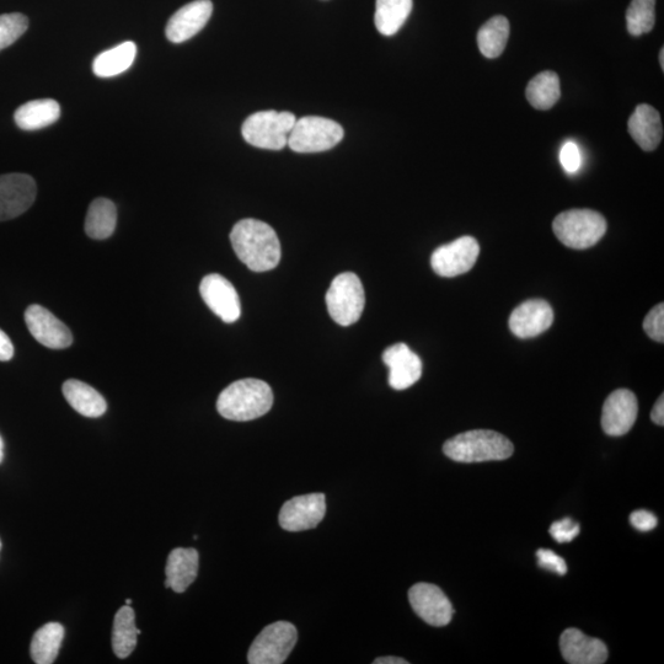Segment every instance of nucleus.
Wrapping results in <instances>:
<instances>
[{
  "label": "nucleus",
  "instance_id": "nucleus-31",
  "mask_svg": "<svg viewBox=\"0 0 664 664\" xmlns=\"http://www.w3.org/2000/svg\"><path fill=\"white\" fill-rule=\"evenodd\" d=\"M656 0H633L626 12V25L633 36L647 34L656 23Z\"/></svg>",
  "mask_w": 664,
  "mask_h": 664
},
{
  "label": "nucleus",
  "instance_id": "nucleus-7",
  "mask_svg": "<svg viewBox=\"0 0 664 664\" xmlns=\"http://www.w3.org/2000/svg\"><path fill=\"white\" fill-rule=\"evenodd\" d=\"M325 299L330 317L335 323L341 326L357 323L366 304L360 277L352 272L341 273L331 282Z\"/></svg>",
  "mask_w": 664,
  "mask_h": 664
},
{
  "label": "nucleus",
  "instance_id": "nucleus-29",
  "mask_svg": "<svg viewBox=\"0 0 664 664\" xmlns=\"http://www.w3.org/2000/svg\"><path fill=\"white\" fill-rule=\"evenodd\" d=\"M510 31V21L505 16L497 15L486 21L478 32L480 52L486 58L500 57L505 51Z\"/></svg>",
  "mask_w": 664,
  "mask_h": 664
},
{
  "label": "nucleus",
  "instance_id": "nucleus-40",
  "mask_svg": "<svg viewBox=\"0 0 664 664\" xmlns=\"http://www.w3.org/2000/svg\"><path fill=\"white\" fill-rule=\"evenodd\" d=\"M374 664H408V661H405L404 658L399 657H380L377 658Z\"/></svg>",
  "mask_w": 664,
  "mask_h": 664
},
{
  "label": "nucleus",
  "instance_id": "nucleus-15",
  "mask_svg": "<svg viewBox=\"0 0 664 664\" xmlns=\"http://www.w3.org/2000/svg\"><path fill=\"white\" fill-rule=\"evenodd\" d=\"M639 414L636 395L628 389H618L605 400L602 427L608 436H624L633 428Z\"/></svg>",
  "mask_w": 664,
  "mask_h": 664
},
{
  "label": "nucleus",
  "instance_id": "nucleus-37",
  "mask_svg": "<svg viewBox=\"0 0 664 664\" xmlns=\"http://www.w3.org/2000/svg\"><path fill=\"white\" fill-rule=\"evenodd\" d=\"M630 523L640 532H651L658 524V519L652 512L640 510L630 516Z\"/></svg>",
  "mask_w": 664,
  "mask_h": 664
},
{
  "label": "nucleus",
  "instance_id": "nucleus-16",
  "mask_svg": "<svg viewBox=\"0 0 664 664\" xmlns=\"http://www.w3.org/2000/svg\"><path fill=\"white\" fill-rule=\"evenodd\" d=\"M213 13L211 0H195L186 4L171 16L166 25L165 34L173 44H182L192 39L203 28Z\"/></svg>",
  "mask_w": 664,
  "mask_h": 664
},
{
  "label": "nucleus",
  "instance_id": "nucleus-4",
  "mask_svg": "<svg viewBox=\"0 0 664 664\" xmlns=\"http://www.w3.org/2000/svg\"><path fill=\"white\" fill-rule=\"evenodd\" d=\"M553 229L556 237L567 248L585 250L592 248L604 237L607 221L596 211L571 210L555 218Z\"/></svg>",
  "mask_w": 664,
  "mask_h": 664
},
{
  "label": "nucleus",
  "instance_id": "nucleus-11",
  "mask_svg": "<svg viewBox=\"0 0 664 664\" xmlns=\"http://www.w3.org/2000/svg\"><path fill=\"white\" fill-rule=\"evenodd\" d=\"M36 182L30 175L7 174L0 176V222L21 216L34 205Z\"/></svg>",
  "mask_w": 664,
  "mask_h": 664
},
{
  "label": "nucleus",
  "instance_id": "nucleus-23",
  "mask_svg": "<svg viewBox=\"0 0 664 664\" xmlns=\"http://www.w3.org/2000/svg\"><path fill=\"white\" fill-rule=\"evenodd\" d=\"M63 395L78 414L85 417L103 416L107 404L103 395L96 392L94 388L77 379H69L63 384Z\"/></svg>",
  "mask_w": 664,
  "mask_h": 664
},
{
  "label": "nucleus",
  "instance_id": "nucleus-5",
  "mask_svg": "<svg viewBox=\"0 0 664 664\" xmlns=\"http://www.w3.org/2000/svg\"><path fill=\"white\" fill-rule=\"evenodd\" d=\"M296 122V116L291 112H255L243 123L242 135L251 146L281 151L287 146L289 133Z\"/></svg>",
  "mask_w": 664,
  "mask_h": 664
},
{
  "label": "nucleus",
  "instance_id": "nucleus-26",
  "mask_svg": "<svg viewBox=\"0 0 664 664\" xmlns=\"http://www.w3.org/2000/svg\"><path fill=\"white\" fill-rule=\"evenodd\" d=\"M117 223V210L114 202L107 198H96L85 219V233L95 240H104L114 234Z\"/></svg>",
  "mask_w": 664,
  "mask_h": 664
},
{
  "label": "nucleus",
  "instance_id": "nucleus-24",
  "mask_svg": "<svg viewBox=\"0 0 664 664\" xmlns=\"http://www.w3.org/2000/svg\"><path fill=\"white\" fill-rule=\"evenodd\" d=\"M137 56L135 42L127 41L111 48L109 51L100 53L93 63L95 76L100 78H112L120 76L131 68Z\"/></svg>",
  "mask_w": 664,
  "mask_h": 664
},
{
  "label": "nucleus",
  "instance_id": "nucleus-9",
  "mask_svg": "<svg viewBox=\"0 0 664 664\" xmlns=\"http://www.w3.org/2000/svg\"><path fill=\"white\" fill-rule=\"evenodd\" d=\"M479 254L478 240L462 237L433 251L431 266L439 276L457 277L473 269Z\"/></svg>",
  "mask_w": 664,
  "mask_h": 664
},
{
  "label": "nucleus",
  "instance_id": "nucleus-35",
  "mask_svg": "<svg viewBox=\"0 0 664 664\" xmlns=\"http://www.w3.org/2000/svg\"><path fill=\"white\" fill-rule=\"evenodd\" d=\"M581 526L572 518H564L561 521L555 522L550 527V535L558 543H570L578 534H580Z\"/></svg>",
  "mask_w": 664,
  "mask_h": 664
},
{
  "label": "nucleus",
  "instance_id": "nucleus-39",
  "mask_svg": "<svg viewBox=\"0 0 664 664\" xmlns=\"http://www.w3.org/2000/svg\"><path fill=\"white\" fill-rule=\"evenodd\" d=\"M651 419L658 426L664 425V396L661 395L660 398L656 401L655 406H653L651 412Z\"/></svg>",
  "mask_w": 664,
  "mask_h": 664
},
{
  "label": "nucleus",
  "instance_id": "nucleus-18",
  "mask_svg": "<svg viewBox=\"0 0 664 664\" xmlns=\"http://www.w3.org/2000/svg\"><path fill=\"white\" fill-rule=\"evenodd\" d=\"M383 362L389 368V384L395 390H405L422 376V361L408 345L396 344L383 353Z\"/></svg>",
  "mask_w": 664,
  "mask_h": 664
},
{
  "label": "nucleus",
  "instance_id": "nucleus-25",
  "mask_svg": "<svg viewBox=\"0 0 664 664\" xmlns=\"http://www.w3.org/2000/svg\"><path fill=\"white\" fill-rule=\"evenodd\" d=\"M138 635L141 630L136 626L135 610L125 605L116 613L114 630H112V649L121 660L131 655L136 649Z\"/></svg>",
  "mask_w": 664,
  "mask_h": 664
},
{
  "label": "nucleus",
  "instance_id": "nucleus-28",
  "mask_svg": "<svg viewBox=\"0 0 664 664\" xmlns=\"http://www.w3.org/2000/svg\"><path fill=\"white\" fill-rule=\"evenodd\" d=\"M64 639V628L60 623H48L37 630L31 641V658L37 664L56 661Z\"/></svg>",
  "mask_w": 664,
  "mask_h": 664
},
{
  "label": "nucleus",
  "instance_id": "nucleus-19",
  "mask_svg": "<svg viewBox=\"0 0 664 664\" xmlns=\"http://www.w3.org/2000/svg\"><path fill=\"white\" fill-rule=\"evenodd\" d=\"M560 650L571 664H603L608 660L607 645L578 629H567L560 636Z\"/></svg>",
  "mask_w": 664,
  "mask_h": 664
},
{
  "label": "nucleus",
  "instance_id": "nucleus-30",
  "mask_svg": "<svg viewBox=\"0 0 664 664\" xmlns=\"http://www.w3.org/2000/svg\"><path fill=\"white\" fill-rule=\"evenodd\" d=\"M529 104L537 110H549L558 103L561 96L558 74L551 71L539 73L530 80L527 90Z\"/></svg>",
  "mask_w": 664,
  "mask_h": 664
},
{
  "label": "nucleus",
  "instance_id": "nucleus-8",
  "mask_svg": "<svg viewBox=\"0 0 664 664\" xmlns=\"http://www.w3.org/2000/svg\"><path fill=\"white\" fill-rule=\"evenodd\" d=\"M296 626L288 621H277L266 626L251 645L248 653L250 664H282L296 646Z\"/></svg>",
  "mask_w": 664,
  "mask_h": 664
},
{
  "label": "nucleus",
  "instance_id": "nucleus-27",
  "mask_svg": "<svg viewBox=\"0 0 664 664\" xmlns=\"http://www.w3.org/2000/svg\"><path fill=\"white\" fill-rule=\"evenodd\" d=\"M414 7V0H377L374 23L384 36H393L398 32Z\"/></svg>",
  "mask_w": 664,
  "mask_h": 664
},
{
  "label": "nucleus",
  "instance_id": "nucleus-21",
  "mask_svg": "<svg viewBox=\"0 0 664 664\" xmlns=\"http://www.w3.org/2000/svg\"><path fill=\"white\" fill-rule=\"evenodd\" d=\"M200 565V555L195 549H174L165 567V587L176 593H184L195 582Z\"/></svg>",
  "mask_w": 664,
  "mask_h": 664
},
{
  "label": "nucleus",
  "instance_id": "nucleus-3",
  "mask_svg": "<svg viewBox=\"0 0 664 664\" xmlns=\"http://www.w3.org/2000/svg\"><path fill=\"white\" fill-rule=\"evenodd\" d=\"M514 447L510 439L490 430H474L448 439L443 453L458 463H483L512 457Z\"/></svg>",
  "mask_w": 664,
  "mask_h": 664
},
{
  "label": "nucleus",
  "instance_id": "nucleus-44",
  "mask_svg": "<svg viewBox=\"0 0 664 664\" xmlns=\"http://www.w3.org/2000/svg\"><path fill=\"white\" fill-rule=\"evenodd\" d=\"M0 550H2V542H0Z\"/></svg>",
  "mask_w": 664,
  "mask_h": 664
},
{
  "label": "nucleus",
  "instance_id": "nucleus-34",
  "mask_svg": "<svg viewBox=\"0 0 664 664\" xmlns=\"http://www.w3.org/2000/svg\"><path fill=\"white\" fill-rule=\"evenodd\" d=\"M644 330L652 340L657 342L664 341V305H656L644 320Z\"/></svg>",
  "mask_w": 664,
  "mask_h": 664
},
{
  "label": "nucleus",
  "instance_id": "nucleus-20",
  "mask_svg": "<svg viewBox=\"0 0 664 664\" xmlns=\"http://www.w3.org/2000/svg\"><path fill=\"white\" fill-rule=\"evenodd\" d=\"M628 128L637 146L645 152L655 151L662 142V120L655 107L647 104L637 106L629 119Z\"/></svg>",
  "mask_w": 664,
  "mask_h": 664
},
{
  "label": "nucleus",
  "instance_id": "nucleus-10",
  "mask_svg": "<svg viewBox=\"0 0 664 664\" xmlns=\"http://www.w3.org/2000/svg\"><path fill=\"white\" fill-rule=\"evenodd\" d=\"M409 601L414 612L428 625L442 628L451 623L453 605L441 588L431 583H417L410 588Z\"/></svg>",
  "mask_w": 664,
  "mask_h": 664
},
{
  "label": "nucleus",
  "instance_id": "nucleus-38",
  "mask_svg": "<svg viewBox=\"0 0 664 664\" xmlns=\"http://www.w3.org/2000/svg\"><path fill=\"white\" fill-rule=\"evenodd\" d=\"M14 356V346L9 336L3 330H0V362L12 360Z\"/></svg>",
  "mask_w": 664,
  "mask_h": 664
},
{
  "label": "nucleus",
  "instance_id": "nucleus-42",
  "mask_svg": "<svg viewBox=\"0 0 664 664\" xmlns=\"http://www.w3.org/2000/svg\"><path fill=\"white\" fill-rule=\"evenodd\" d=\"M663 58H664V51H663V48H662L661 53H660V62H661V68H662V69H664V61H663Z\"/></svg>",
  "mask_w": 664,
  "mask_h": 664
},
{
  "label": "nucleus",
  "instance_id": "nucleus-1",
  "mask_svg": "<svg viewBox=\"0 0 664 664\" xmlns=\"http://www.w3.org/2000/svg\"><path fill=\"white\" fill-rule=\"evenodd\" d=\"M230 242L239 260L251 271L266 272L280 264V239L265 222L243 219L235 224Z\"/></svg>",
  "mask_w": 664,
  "mask_h": 664
},
{
  "label": "nucleus",
  "instance_id": "nucleus-32",
  "mask_svg": "<svg viewBox=\"0 0 664 664\" xmlns=\"http://www.w3.org/2000/svg\"><path fill=\"white\" fill-rule=\"evenodd\" d=\"M29 28V19L20 13L0 15V51L12 46Z\"/></svg>",
  "mask_w": 664,
  "mask_h": 664
},
{
  "label": "nucleus",
  "instance_id": "nucleus-12",
  "mask_svg": "<svg viewBox=\"0 0 664 664\" xmlns=\"http://www.w3.org/2000/svg\"><path fill=\"white\" fill-rule=\"evenodd\" d=\"M326 513L325 495L309 494L293 497L283 505L280 526L287 532H304L323 521Z\"/></svg>",
  "mask_w": 664,
  "mask_h": 664
},
{
  "label": "nucleus",
  "instance_id": "nucleus-13",
  "mask_svg": "<svg viewBox=\"0 0 664 664\" xmlns=\"http://www.w3.org/2000/svg\"><path fill=\"white\" fill-rule=\"evenodd\" d=\"M200 293L207 307L224 323H235L242 315V305H240L237 289L227 278L218 273H211L203 278Z\"/></svg>",
  "mask_w": 664,
  "mask_h": 664
},
{
  "label": "nucleus",
  "instance_id": "nucleus-2",
  "mask_svg": "<svg viewBox=\"0 0 664 664\" xmlns=\"http://www.w3.org/2000/svg\"><path fill=\"white\" fill-rule=\"evenodd\" d=\"M273 405L269 384L259 379H242L223 390L217 400V410L224 419L246 422L259 419Z\"/></svg>",
  "mask_w": 664,
  "mask_h": 664
},
{
  "label": "nucleus",
  "instance_id": "nucleus-43",
  "mask_svg": "<svg viewBox=\"0 0 664 664\" xmlns=\"http://www.w3.org/2000/svg\"><path fill=\"white\" fill-rule=\"evenodd\" d=\"M131 603H132L131 599H127L126 605H131Z\"/></svg>",
  "mask_w": 664,
  "mask_h": 664
},
{
  "label": "nucleus",
  "instance_id": "nucleus-14",
  "mask_svg": "<svg viewBox=\"0 0 664 664\" xmlns=\"http://www.w3.org/2000/svg\"><path fill=\"white\" fill-rule=\"evenodd\" d=\"M25 323L34 339L52 350H63L73 344L67 325L41 305H30L26 309Z\"/></svg>",
  "mask_w": 664,
  "mask_h": 664
},
{
  "label": "nucleus",
  "instance_id": "nucleus-36",
  "mask_svg": "<svg viewBox=\"0 0 664 664\" xmlns=\"http://www.w3.org/2000/svg\"><path fill=\"white\" fill-rule=\"evenodd\" d=\"M538 564L542 569L555 572L564 576L567 572V565L564 559L553 550L540 549L537 551Z\"/></svg>",
  "mask_w": 664,
  "mask_h": 664
},
{
  "label": "nucleus",
  "instance_id": "nucleus-6",
  "mask_svg": "<svg viewBox=\"0 0 664 664\" xmlns=\"http://www.w3.org/2000/svg\"><path fill=\"white\" fill-rule=\"evenodd\" d=\"M339 123L319 116H305L297 120L288 136L289 148L297 153L330 151L344 139Z\"/></svg>",
  "mask_w": 664,
  "mask_h": 664
},
{
  "label": "nucleus",
  "instance_id": "nucleus-33",
  "mask_svg": "<svg viewBox=\"0 0 664 664\" xmlns=\"http://www.w3.org/2000/svg\"><path fill=\"white\" fill-rule=\"evenodd\" d=\"M560 163L567 174H576L582 168V153L575 142L567 141L560 149Z\"/></svg>",
  "mask_w": 664,
  "mask_h": 664
},
{
  "label": "nucleus",
  "instance_id": "nucleus-17",
  "mask_svg": "<svg viewBox=\"0 0 664 664\" xmlns=\"http://www.w3.org/2000/svg\"><path fill=\"white\" fill-rule=\"evenodd\" d=\"M553 323V308L542 299H532V301L518 305L510 317V329L519 339L539 336Z\"/></svg>",
  "mask_w": 664,
  "mask_h": 664
},
{
  "label": "nucleus",
  "instance_id": "nucleus-41",
  "mask_svg": "<svg viewBox=\"0 0 664 664\" xmlns=\"http://www.w3.org/2000/svg\"><path fill=\"white\" fill-rule=\"evenodd\" d=\"M3 459H4V442L3 438L0 437V463L3 462Z\"/></svg>",
  "mask_w": 664,
  "mask_h": 664
},
{
  "label": "nucleus",
  "instance_id": "nucleus-22",
  "mask_svg": "<svg viewBox=\"0 0 664 664\" xmlns=\"http://www.w3.org/2000/svg\"><path fill=\"white\" fill-rule=\"evenodd\" d=\"M61 117V106L56 100L29 101L15 111L16 126L23 131H37L53 125Z\"/></svg>",
  "mask_w": 664,
  "mask_h": 664
}]
</instances>
